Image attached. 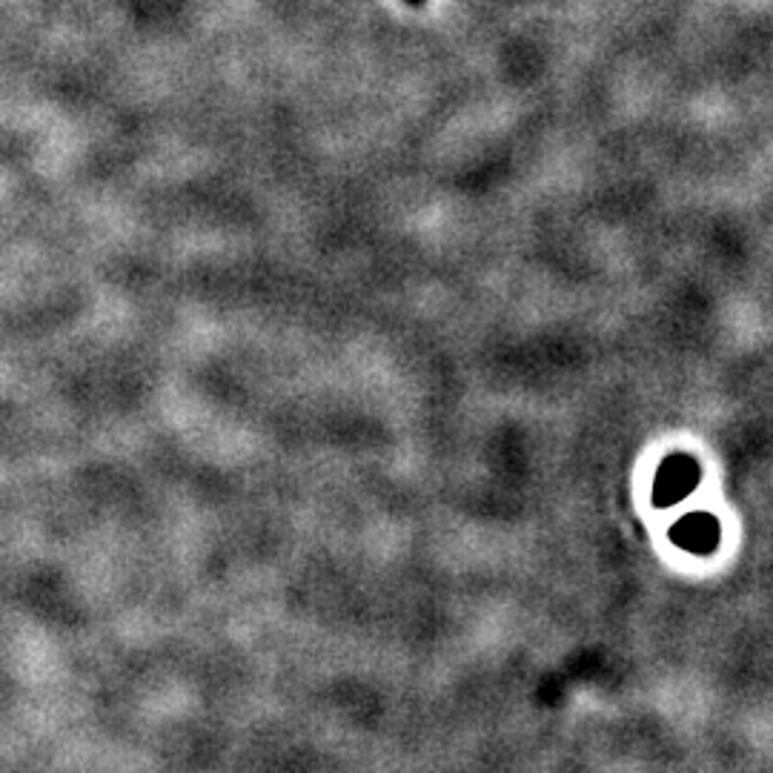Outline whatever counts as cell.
I'll list each match as a JSON object with an SVG mask.
<instances>
[{"instance_id": "cell-1", "label": "cell", "mask_w": 773, "mask_h": 773, "mask_svg": "<svg viewBox=\"0 0 773 773\" xmlns=\"http://www.w3.org/2000/svg\"><path fill=\"white\" fill-rule=\"evenodd\" d=\"M407 3H409V7H422L424 0H407Z\"/></svg>"}]
</instances>
